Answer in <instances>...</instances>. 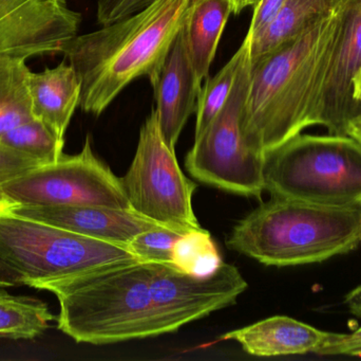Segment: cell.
Masks as SVG:
<instances>
[{"instance_id":"obj_13","label":"cell","mask_w":361,"mask_h":361,"mask_svg":"<svg viewBox=\"0 0 361 361\" xmlns=\"http://www.w3.org/2000/svg\"><path fill=\"white\" fill-rule=\"evenodd\" d=\"M0 205L16 215L118 245L127 246L135 235L163 226L131 209L97 206L36 207L12 205L4 201H0Z\"/></svg>"},{"instance_id":"obj_24","label":"cell","mask_w":361,"mask_h":361,"mask_svg":"<svg viewBox=\"0 0 361 361\" xmlns=\"http://www.w3.org/2000/svg\"><path fill=\"white\" fill-rule=\"evenodd\" d=\"M184 233L171 227H154L135 235L127 247L142 262L171 264L173 245Z\"/></svg>"},{"instance_id":"obj_33","label":"cell","mask_w":361,"mask_h":361,"mask_svg":"<svg viewBox=\"0 0 361 361\" xmlns=\"http://www.w3.org/2000/svg\"><path fill=\"white\" fill-rule=\"evenodd\" d=\"M255 0H231L233 6V14H240L246 6H252Z\"/></svg>"},{"instance_id":"obj_25","label":"cell","mask_w":361,"mask_h":361,"mask_svg":"<svg viewBox=\"0 0 361 361\" xmlns=\"http://www.w3.org/2000/svg\"><path fill=\"white\" fill-rule=\"evenodd\" d=\"M314 354L319 356L361 357V326L348 334L329 333L326 338L316 348Z\"/></svg>"},{"instance_id":"obj_6","label":"cell","mask_w":361,"mask_h":361,"mask_svg":"<svg viewBox=\"0 0 361 361\" xmlns=\"http://www.w3.org/2000/svg\"><path fill=\"white\" fill-rule=\"evenodd\" d=\"M0 256L33 288L140 261L127 246L16 215L1 205Z\"/></svg>"},{"instance_id":"obj_10","label":"cell","mask_w":361,"mask_h":361,"mask_svg":"<svg viewBox=\"0 0 361 361\" xmlns=\"http://www.w3.org/2000/svg\"><path fill=\"white\" fill-rule=\"evenodd\" d=\"M150 298L158 336L180 330L235 304L248 284L237 267L222 262L206 276L182 273L171 264L149 263Z\"/></svg>"},{"instance_id":"obj_21","label":"cell","mask_w":361,"mask_h":361,"mask_svg":"<svg viewBox=\"0 0 361 361\" xmlns=\"http://www.w3.org/2000/svg\"><path fill=\"white\" fill-rule=\"evenodd\" d=\"M250 42L252 35L247 32L241 46L228 63L216 76L207 78L197 97L195 138L203 133L226 103L244 61L250 57Z\"/></svg>"},{"instance_id":"obj_31","label":"cell","mask_w":361,"mask_h":361,"mask_svg":"<svg viewBox=\"0 0 361 361\" xmlns=\"http://www.w3.org/2000/svg\"><path fill=\"white\" fill-rule=\"evenodd\" d=\"M347 135L354 138L361 143V114L350 122L347 129Z\"/></svg>"},{"instance_id":"obj_16","label":"cell","mask_w":361,"mask_h":361,"mask_svg":"<svg viewBox=\"0 0 361 361\" xmlns=\"http://www.w3.org/2000/svg\"><path fill=\"white\" fill-rule=\"evenodd\" d=\"M80 81L70 64L61 61L39 73L31 72L30 99L33 118L65 138L72 116L80 103Z\"/></svg>"},{"instance_id":"obj_29","label":"cell","mask_w":361,"mask_h":361,"mask_svg":"<svg viewBox=\"0 0 361 361\" xmlns=\"http://www.w3.org/2000/svg\"><path fill=\"white\" fill-rule=\"evenodd\" d=\"M25 285L23 277L0 256V288H17Z\"/></svg>"},{"instance_id":"obj_30","label":"cell","mask_w":361,"mask_h":361,"mask_svg":"<svg viewBox=\"0 0 361 361\" xmlns=\"http://www.w3.org/2000/svg\"><path fill=\"white\" fill-rule=\"evenodd\" d=\"M345 304L349 309L350 313L353 314L356 317L361 318V285L354 288L347 295Z\"/></svg>"},{"instance_id":"obj_11","label":"cell","mask_w":361,"mask_h":361,"mask_svg":"<svg viewBox=\"0 0 361 361\" xmlns=\"http://www.w3.org/2000/svg\"><path fill=\"white\" fill-rule=\"evenodd\" d=\"M361 114V0H343L338 27L318 97L316 121L332 135H347Z\"/></svg>"},{"instance_id":"obj_20","label":"cell","mask_w":361,"mask_h":361,"mask_svg":"<svg viewBox=\"0 0 361 361\" xmlns=\"http://www.w3.org/2000/svg\"><path fill=\"white\" fill-rule=\"evenodd\" d=\"M25 61L0 57V138L33 119Z\"/></svg>"},{"instance_id":"obj_19","label":"cell","mask_w":361,"mask_h":361,"mask_svg":"<svg viewBox=\"0 0 361 361\" xmlns=\"http://www.w3.org/2000/svg\"><path fill=\"white\" fill-rule=\"evenodd\" d=\"M54 319L42 300L13 296L0 288V339L32 341L42 336Z\"/></svg>"},{"instance_id":"obj_32","label":"cell","mask_w":361,"mask_h":361,"mask_svg":"<svg viewBox=\"0 0 361 361\" xmlns=\"http://www.w3.org/2000/svg\"><path fill=\"white\" fill-rule=\"evenodd\" d=\"M25 0H0V17L23 4Z\"/></svg>"},{"instance_id":"obj_3","label":"cell","mask_w":361,"mask_h":361,"mask_svg":"<svg viewBox=\"0 0 361 361\" xmlns=\"http://www.w3.org/2000/svg\"><path fill=\"white\" fill-rule=\"evenodd\" d=\"M360 245L361 207L275 197L239 220L226 239L228 249L277 267L324 262Z\"/></svg>"},{"instance_id":"obj_8","label":"cell","mask_w":361,"mask_h":361,"mask_svg":"<svg viewBox=\"0 0 361 361\" xmlns=\"http://www.w3.org/2000/svg\"><path fill=\"white\" fill-rule=\"evenodd\" d=\"M121 182L130 209L140 215L185 232L202 228L192 208L197 184L185 176L175 150L165 143L156 108L142 126L133 162Z\"/></svg>"},{"instance_id":"obj_7","label":"cell","mask_w":361,"mask_h":361,"mask_svg":"<svg viewBox=\"0 0 361 361\" xmlns=\"http://www.w3.org/2000/svg\"><path fill=\"white\" fill-rule=\"evenodd\" d=\"M250 66V57L244 61L226 103L203 133L195 138L185 158V167L202 184L261 199L264 192V156L246 144L241 131Z\"/></svg>"},{"instance_id":"obj_23","label":"cell","mask_w":361,"mask_h":361,"mask_svg":"<svg viewBox=\"0 0 361 361\" xmlns=\"http://www.w3.org/2000/svg\"><path fill=\"white\" fill-rule=\"evenodd\" d=\"M223 262L216 243L205 229L180 235L171 254V265L182 273L206 276L214 273Z\"/></svg>"},{"instance_id":"obj_1","label":"cell","mask_w":361,"mask_h":361,"mask_svg":"<svg viewBox=\"0 0 361 361\" xmlns=\"http://www.w3.org/2000/svg\"><path fill=\"white\" fill-rule=\"evenodd\" d=\"M338 10L297 37L250 57L241 131L255 152L265 156L317 125L318 97L338 27Z\"/></svg>"},{"instance_id":"obj_12","label":"cell","mask_w":361,"mask_h":361,"mask_svg":"<svg viewBox=\"0 0 361 361\" xmlns=\"http://www.w3.org/2000/svg\"><path fill=\"white\" fill-rule=\"evenodd\" d=\"M82 15L66 0H25L0 17V57L27 61L36 55L61 53L78 35Z\"/></svg>"},{"instance_id":"obj_14","label":"cell","mask_w":361,"mask_h":361,"mask_svg":"<svg viewBox=\"0 0 361 361\" xmlns=\"http://www.w3.org/2000/svg\"><path fill=\"white\" fill-rule=\"evenodd\" d=\"M150 84L154 90L163 139L175 150L187 120L195 112L202 90L189 54L184 25L173 40L156 80Z\"/></svg>"},{"instance_id":"obj_2","label":"cell","mask_w":361,"mask_h":361,"mask_svg":"<svg viewBox=\"0 0 361 361\" xmlns=\"http://www.w3.org/2000/svg\"><path fill=\"white\" fill-rule=\"evenodd\" d=\"M190 4L154 0L131 16L66 42L61 53L80 78V108L99 117L133 81L147 76L154 82Z\"/></svg>"},{"instance_id":"obj_28","label":"cell","mask_w":361,"mask_h":361,"mask_svg":"<svg viewBox=\"0 0 361 361\" xmlns=\"http://www.w3.org/2000/svg\"><path fill=\"white\" fill-rule=\"evenodd\" d=\"M286 1L288 0H255L252 23L248 29L252 40H256L267 29Z\"/></svg>"},{"instance_id":"obj_27","label":"cell","mask_w":361,"mask_h":361,"mask_svg":"<svg viewBox=\"0 0 361 361\" xmlns=\"http://www.w3.org/2000/svg\"><path fill=\"white\" fill-rule=\"evenodd\" d=\"M154 0H99L97 1V23L109 25L120 19L131 16L145 8Z\"/></svg>"},{"instance_id":"obj_22","label":"cell","mask_w":361,"mask_h":361,"mask_svg":"<svg viewBox=\"0 0 361 361\" xmlns=\"http://www.w3.org/2000/svg\"><path fill=\"white\" fill-rule=\"evenodd\" d=\"M0 142L44 165L56 162L63 156L65 138L33 118L4 134Z\"/></svg>"},{"instance_id":"obj_17","label":"cell","mask_w":361,"mask_h":361,"mask_svg":"<svg viewBox=\"0 0 361 361\" xmlns=\"http://www.w3.org/2000/svg\"><path fill=\"white\" fill-rule=\"evenodd\" d=\"M233 13L231 0H191L185 20L187 46L200 81L208 78L227 19Z\"/></svg>"},{"instance_id":"obj_5","label":"cell","mask_w":361,"mask_h":361,"mask_svg":"<svg viewBox=\"0 0 361 361\" xmlns=\"http://www.w3.org/2000/svg\"><path fill=\"white\" fill-rule=\"evenodd\" d=\"M263 179L275 199L361 207V143L348 135L299 134L265 154Z\"/></svg>"},{"instance_id":"obj_9","label":"cell","mask_w":361,"mask_h":361,"mask_svg":"<svg viewBox=\"0 0 361 361\" xmlns=\"http://www.w3.org/2000/svg\"><path fill=\"white\" fill-rule=\"evenodd\" d=\"M0 201L12 205L97 206L130 209L121 178L99 160L87 136L80 153L63 155L0 187Z\"/></svg>"},{"instance_id":"obj_26","label":"cell","mask_w":361,"mask_h":361,"mask_svg":"<svg viewBox=\"0 0 361 361\" xmlns=\"http://www.w3.org/2000/svg\"><path fill=\"white\" fill-rule=\"evenodd\" d=\"M40 165H42L34 159L20 154L0 142V187L25 175Z\"/></svg>"},{"instance_id":"obj_4","label":"cell","mask_w":361,"mask_h":361,"mask_svg":"<svg viewBox=\"0 0 361 361\" xmlns=\"http://www.w3.org/2000/svg\"><path fill=\"white\" fill-rule=\"evenodd\" d=\"M59 302L57 328L78 343L103 345L158 336L149 263L104 267L72 279L49 282Z\"/></svg>"},{"instance_id":"obj_15","label":"cell","mask_w":361,"mask_h":361,"mask_svg":"<svg viewBox=\"0 0 361 361\" xmlns=\"http://www.w3.org/2000/svg\"><path fill=\"white\" fill-rule=\"evenodd\" d=\"M328 332L288 316H274L221 336L233 341L243 351L258 357L305 355L314 353Z\"/></svg>"},{"instance_id":"obj_18","label":"cell","mask_w":361,"mask_h":361,"mask_svg":"<svg viewBox=\"0 0 361 361\" xmlns=\"http://www.w3.org/2000/svg\"><path fill=\"white\" fill-rule=\"evenodd\" d=\"M343 0H288L267 29L250 42V57L273 50L332 16Z\"/></svg>"}]
</instances>
